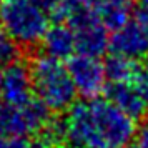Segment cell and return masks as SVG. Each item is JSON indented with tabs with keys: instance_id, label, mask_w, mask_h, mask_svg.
Here are the masks:
<instances>
[{
	"instance_id": "obj_20",
	"label": "cell",
	"mask_w": 148,
	"mask_h": 148,
	"mask_svg": "<svg viewBox=\"0 0 148 148\" xmlns=\"http://www.w3.org/2000/svg\"><path fill=\"white\" fill-rule=\"evenodd\" d=\"M0 100H2V80H0Z\"/></svg>"
},
{
	"instance_id": "obj_13",
	"label": "cell",
	"mask_w": 148,
	"mask_h": 148,
	"mask_svg": "<svg viewBox=\"0 0 148 148\" xmlns=\"http://www.w3.org/2000/svg\"><path fill=\"white\" fill-rule=\"evenodd\" d=\"M0 148H32V143L25 136L0 135Z\"/></svg>"
},
{
	"instance_id": "obj_10",
	"label": "cell",
	"mask_w": 148,
	"mask_h": 148,
	"mask_svg": "<svg viewBox=\"0 0 148 148\" xmlns=\"http://www.w3.org/2000/svg\"><path fill=\"white\" fill-rule=\"evenodd\" d=\"M135 0H97L95 10L108 30H116L130 22Z\"/></svg>"
},
{
	"instance_id": "obj_7",
	"label": "cell",
	"mask_w": 148,
	"mask_h": 148,
	"mask_svg": "<svg viewBox=\"0 0 148 148\" xmlns=\"http://www.w3.org/2000/svg\"><path fill=\"white\" fill-rule=\"evenodd\" d=\"M108 48L112 53L132 60H141L148 55V34L136 22H127L110 35Z\"/></svg>"
},
{
	"instance_id": "obj_1",
	"label": "cell",
	"mask_w": 148,
	"mask_h": 148,
	"mask_svg": "<svg viewBox=\"0 0 148 148\" xmlns=\"http://www.w3.org/2000/svg\"><path fill=\"white\" fill-rule=\"evenodd\" d=\"M63 125L67 140L85 148H127L136 135L135 118L98 97L75 101Z\"/></svg>"
},
{
	"instance_id": "obj_21",
	"label": "cell",
	"mask_w": 148,
	"mask_h": 148,
	"mask_svg": "<svg viewBox=\"0 0 148 148\" xmlns=\"http://www.w3.org/2000/svg\"><path fill=\"white\" fill-rule=\"evenodd\" d=\"M0 135H3V132H2V127H0Z\"/></svg>"
},
{
	"instance_id": "obj_9",
	"label": "cell",
	"mask_w": 148,
	"mask_h": 148,
	"mask_svg": "<svg viewBox=\"0 0 148 148\" xmlns=\"http://www.w3.org/2000/svg\"><path fill=\"white\" fill-rule=\"evenodd\" d=\"M42 48L43 53L57 58V60H68L77 52L75 45V34L72 27L65 22H58L55 25H48L45 34L42 37Z\"/></svg>"
},
{
	"instance_id": "obj_17",
	"label": "cell",
	"mask_w": 148,
	"mask_h": 148,
	"mask_svg": "<svg viewBox=\"0 0 148 148\" xmlns=\"http://www.w3.org/2000/svg\"><path fill=\"white\" fill-rule=\"evenodd\" d=\"M136 23L148 34V3L141 5V8L136 12Z\"/></svg>"
},
{
	"instance_id": "obj_8",
	"label": "cell",
	"mask_w": 148,
	"mask_h": 148,
	"mask_svg": "<svg viewBox=\"0 0 148 148\" xmlns=\"http://www.w3.org/2000/svg\"><path fill=\"white\" fill-rule=\"evenodd\" d=\"M103 92L107 93V100L135 120L141 118L148 108L145 98L133 82H110Z\"/></svg>"
},
{
	"instance_id": "obj_22",
	"label": "cell",
	"mask_w": 148,
	"mask_h": 148,
	"mask_svg": "<svg viewBox=\"0 0 148 148\" xmlns=\"http://www.w3.org/2000/svg\"><path fill=\"white\" fill-rule=\"evenodd\" d=\"M127 148H132V147H127Z\"/></svg>"
},
{
	"instance_id": "obj_16",
	"label": "cell",
	"mask_w": 148,
	"mask_h": 148,
	"mask_svg": "<svg viewBox=\"0 0 148 148\" xmlns=\"http://www.w3.org/2000/svg\"><path fill=\"white\" fill-rule=\"evenodd\" d=\"M133 141V148H148V121L143 123L140 130H136Z\"/></svg>"
},
{
	"instance_id": "obj_18",
	"label": "cell",
	"mask_w": 148,
	"mask_h": 148,
	"mask_svg": "<svg viewBox=\"0 0 148 148\" xmlns=\"http://www.w3.org/2000/svg\"><path fill=\"white\" fill-rule=\"evenodd\" d=\"M57 148H85V147H82V145H78V143H73V141H70V143H62L60 147H57Z\"/></svg>"
},
{
	"instance_id": "obj_14",
	"label": "cell",
	"mask_w": 148,
	"mask_h": 148,
	"mask_svg": "<svg viewBox=\"0 0 148 148\" xmlns=\"http://www.w3.org/2000/svg\"><path fill=\"white\" fill-rule=\"evenodd\" d=\"M133 83L140 90L141 97L145 98V101H147V105H148V68H140V72H138Z\"/></svg>"
},
{
	"instance_id": "obj_15",
	"label": "cell",
	"mask_w": 148,
	"mask_h": 148,
	"mask_svg": "<svg viewBox=\"0 0 148 148\" xmlns=\"http://www.w3.org/2000/svg\"><path fill=\"white\" fill-rule=\"evenodd\" d=\"M32 2L35 5H38L42 10H45L48 15H53L63 3V0H32Z\"/></svg>"
},
{
	"instance_id": "obj_19",
	"label": "cell",
	"mask_w": 148,
	"mask_h": 148,
	"mask_svg": "<svg viewBox=\"0 0 148 148\" xmlns=\"http://www.w3.org/2000/svg\"><path fill=\"white\" fill-rule=\"evenodd\" d=\"M138 2H140L141 5H147V3H148V0H138Z\"/></svg>"
},
{
	"instance_id": "obj_4",
	"label": "cell",
	"mask_w": 148,
	"mask_h": 148,
	"mask_svg": "<svg viewBox=\"0 0 148 148\" xmlns=\"http://www.w3.org/2000/svg\"><path fill=\"white\" fill-rule=\"evenodd\" d=\"M48 110L38 98L25 101L22 105H2L0 107V127L3 135L15 136H35L52 120Z\"/></svg>"
},
{
	"instance_id": "obj_12",
	"label": "cell",
	"mask_w": 148,
	"mask_h": 148,
	"mask_svg": "<svg viewBox=\"0 0 148 148\" xmlns=\"http://www.w3.org/2000/svg\"><path fill=\"white\" fill-rule=\"evenodd\" d=\"M22 57V45L0 25V67L18 62Z\"/></svg>"
},
{
	"instance_id": "obj_2",
	"label": "cell",
	"mask_w": 148,
	"mask_h": 148,
	"mask_svg": "<svg viewBox=\"0 0 148 148\" xmlns=\"http://www.w3.org/2000/svg\"><path fill=\"white\" fill-rule=\"evenodd\" d=\"M30 75L35 98L53 112L62 113L77 101V90L70 78L67 67L57 58L38 55L30 63Z\"/></svg>"
},
{
	"instance_id": "obj_3",
	"label": "cell",
	"mask_w": 148,
	"mask_h": 148,
	"mask_svg": "<svg viewBox=\"0 0 148 148\" xmlns=\"http://www.w3.org/2000/svg\"><path fill=\"white\" fill-rule=\"evenodd\" d=\"M0 25L22 47H35L50 25V18L32 0H0Z\"/></svg>"
},
{
	"instance_id": "obj_11",
	"label": "cell",
	"mask_w": 148,
	"mask_h": 148,
	"mask_svg": "<svg viewBox=\"0 0 148 148\" xmlns=\"http://www.w3.org/2000/svg\"><path fill=\"white\" fill-rule=\"evenodd\" d=\"M105 73L108 82H135L136 75L140 72L138 60H132L121 55L112 53L103 62Z\"/></svg>"
},
{
	"instance_id": "obj_5",
	"label": "cell",
	"mask_w": 148,
	"mask_h": 148,
	"mask_svg": "<svg viewBox=\"0 0 148 148\" xmlns=\"http://www.w3.org/2000/svg\"><path fill=\"white\" fill-rule=\"evenodd\" d=\"M67 70L73 82L77 93L83 98H95L107 87L105 65L100 57L77 53L68 58Z\"/></svg>"
},
{
	"instance_id": "obj_6",
	"label": "cell",
	"mask_w": 148,
	"mask_h": 148,
	"mask_svg": "<svg viewBox=\"0 0 148 148\" xmlns=\"http://www.w3.org/2000/svg\"><path fill=\"white\" fill-rule=\"evenodd\" d=\"M2 80V100L5 105H22L34 98V85L30 68L20 60L3 67L0 73Z\"/></svg>"
}]
</instances>
